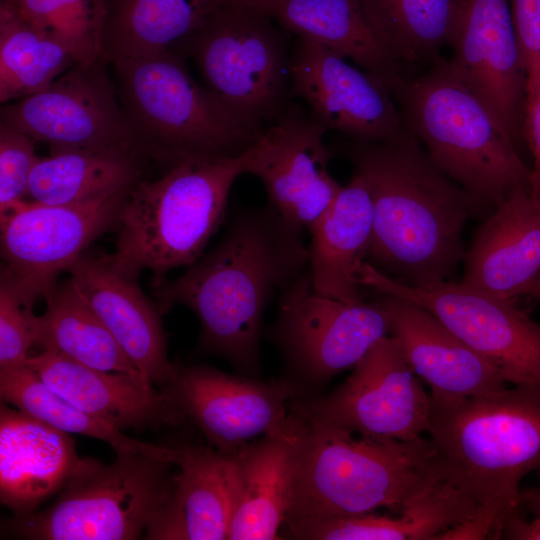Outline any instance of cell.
I'll use <instances>...</instances> for the list:
<instances>
[{"mask_svg":"<svg viewBox=\"0 0 540 540\" xmlns=\"http://www.w3.org/2000/svg\"><path fill=\"white\" fill-rule=\"evenodd\" d=\"M70 280L135 367L160 389L175 377L159 308L137 277L118 269L108 254L82 253L68 268Z\"/></svg>","mask_w":540,"mask_h":540,"instance_id":"obj_20","label":"cell"},{"mask_svg":"<svg viewBox=\"0 0 540 540\" xmlns=\"http://www.w3.org/2000/svg\"><path fill=\"white\" fill-rule=\"evenodd\" d=\"M147 156L139 151H51L30 176L27 195L42 205H67L114 195L143 176Z\"/></svg>","mask_w":540,"mask_h":540,"instance_id":"obj_29","label":"cell"},{"mask_svg":"<svg viewBox=\"0 0 540 540\" xmlns=\"http://www.w3.org/2000/svg\"><path fill=\"white\" fill-rule=\"evenodd\" d=\"M291 410L304 419L360 436L411 441L428 432L431 399L398 341L387 335L332 393L295 398Z\"/></svg>","mask_w":540,"mask_h":540,"instance_id":"obj_12","label":"cell"},{"mask_svg":"<svg viewBox=\"0 0 540 540\" xmlns=\"http://www.w3.org/2000/svg\"><path fill=\"white\" fill-rule=\"evenodd\" d=\"M129 189L67 205L26 202L20 210L0 217V283L33 307L96 238L117 226Z\"/></svg>","mask_w":540,"mask_h":540,"instance_id":"obj_13","label":"cell"},{"mask_svg":"<svg viewBox=\"0 0 540 540\" xmlns=\"http://www.w3.org/2000/svg\"><path fill=\"white\" fill-rule=\"evenodd\" d=\"M247 160V151L235 157L190 156L167 164L158 178L142 177L122 204L111 262L137 278L150 270L152 283L193 264L223 222L231 187L246 173Z\"/></svg>","mask_w":540,"mask_h":540,"instance_id":"obj_6","label":"cell"},{"mask_svg":"<svg viewBox=\"0 0 540 540\" xmlns=\"http://www.w3.org/2000/svg\"><path fill=\"white\" fill-rule=\"evenodd\" d=\"M274 22L258 9L223 3L177 49L194 62L206 87L257 127L275 121L291 95V55Z\"/></svg>","mask_w":540,"mask_h":540,"instance_id":"obj_9","label":"cell"},{"mask_svg":"<svg viewBox=\"0 0 540 540\" xmlns=\"http://www.w3.org/2000/svg\"><path fill=\"white\" fill-rule=\"evenodd\" d=\"M35 140L26 133L0 123V217L26 205L30 176L40 158Z\"/></svg>","mask_w":540,"mask_h":540,"instance_id":"obj_35","label":"cell"},{"mask_svg":"<svg viewBox=\"0 0 540 540\" xmlns=\"http://www.w3.org/2000/svg\"><path fill=\"white\" fill-rule=\"evenodd\" d=\"M427 433L447 475L477 503L446 538H501L518 516L522 479L540 470V385L431 405Z\"/></svg>","mask_w":540,"mask_h":540,"instance_id":"obj_3","label":"cell"},{"mask_svg":"<svg viewBox=\"0 0 540 540\" xmlns=\"http://www.w3.org/2000/svg\"><path fill=\"white\" fill-rule=\"evenodd\" d=\"M44 299L46 309L37 316L35 341L41 351H54L99 370L146 379L70 279L56 285Z\"/></svg>","mask_w":540,"mask_h":540,"instance_id":"obj_30","label":"cell"},{"mask_svg":"<svg viewBox=\"0 0 540 540\" xmlns=\"http://www.w3.org/2000/svg\"><path fill=\"white\" fill-rule=\"evenodd\" d=\"M449 62L495 113L515 145L524 142L526 74L509 0H455Z\"/></svg>","mask_w":540,"mask_h":540,"instance_id":"obj_17","label":"cell"},{"mask_svg":"<svg viewBox=\"0 0 540 540\" xmlns=\"http://www.w3.org/2000/svg\"><path fill=\"white\" fill-rule=\"evenodd\" d=\"M175 366V377L161 389L218 452L234 454L268 435H296L291 403L299 392L284 377L263 381L207 365Z\"/></svg>","mask_w":540,"mask_h":540,"instance_id":"obj_14","label":"cell"},{"mask_svg":"<svg viewBox=\"0 0 540 540\" xmlns=\"http://www.w3.org/2000/svg\"><path fill=\"white\" fill-rule=\"evenodd\" d=\"M524 295H530L540 300V273L534 281L528 286Z\"/></svg>","mask_w":540,"mask_h":540,"instance_id":"obj_40","label":"cell"},{"mask_svg":"<svg viewBox=\"0 0 540 540\" xmlns=\"http://www.w3.org/2000/svg\"><path fill=\"white\" fill-rule=\"evenodd\" d=\"M539 483L534 487L522 489L519 496L518 513L528 512L529 520L515 518L509 523L501 538L519 540H540V470Z\"/></svg>","mask_w":540,"mask_h":540,"instance_id":"obj_38","label":"cell"},{"mask_svg":"<svg viewBox=\"0 0 540 540\" xmlns=\"http://www.w3.org/2000/svg\"><path fill=\"white\" fill-rule=\"evenodd\" d=\"M0 395L2 402L60 431L104 441L116 452L145 453L174 464V447L137 440L97 419L56 393L25 364L0 369Z\"/></svg>","mask_w":540,"mask_h":540,"instance_id":"obj_31","label":"cell"},{"mask_svg":"<svg viewBox=\"0 0 540 540\" xmlns=\"http://www.w3.org/2000/svg\"><path fill=\"white\" fill-rule=\"evenodd\" d=\"M390 334L404 357L430 388L432 406H449L507 387L497 369L423 307L381 294Z\"/></svg>","mask_w":540,"mask_h":540,"instance_id":"obj_19","label":"cell"},{"mask_svg":"<svg viewBox=\"0 0 540 540\" xmlns=\"http://www.w3.org/2000/svg\"><path fill=\"white\" fill-rule=\"evenodd\" d=\"M523 137L533 157L531 185L540 189V86L526 95Z\"/></svg>","mask_w":540,"mask_h":540,"instance_id":"obj_39","label":"cell"},{"mask_svg":"<svg viewBox=\"0 0 540 540\" xmlns=\"http://www.w3.org/2000/svg\"><path fill=\"white\" fill-rule=\"evenodd\" d=\"M373 31L399 63L434 62L448 45L455 0H359Z\"/></svg>","mask_w":540,"mask_h":540,"instance_id":"obj_33","label":"cell"},{"mask_svg":"<svg viewBox=\"0 0 540 540\" xmlns=\"http://www.w3.org/2000/svg\"><path fill=\"white\" fill-rule=\"evenodd\" d=\"M110 64L123 114L148 159L235 157L264 132L198 83L178 52Z\"/></svg>","mask_w":540,"mask_h":540,"instance_id":"obj_7","label":"cell"},{"mask_svg":"<svg viewBox=\"0 0 540 540\" xmlns=\"http://www.w3.org/2000/svg\"><path fill=\"white\" fill-rule=\"evenodd\" d=\"M76 64L67 47L0 4V101L46 89Z\"/></svg>","mask_w":540,"mask_h":540,"instance_id":"obj_32","label":"cell"},{"mask_svg":"<svg viewBox=\"0 0 540 540\" xmlns=\"http://www.w3.org/2000/svg\"><path fill=\"white\" fill-rule=\"evenodd\" d=\"M112 463L81 458L51 506L3 522L11 536L33 540H134L167 501L166 459L117 451Z\"/></svg>","mask_w":540,"mask_h":540,"instance_id":"obj_8","label":"cell"},{"mask_svg":"<svg viewBox=\"0 0 540 540\" xmlns=\"http://www.w3.org/2000/svg\"><path fill=\"white\" fill-rule=\"evenodd\" d=\"M326 132L311 115L285 109L247 150L246 173L263 182L283 218L306 229L342 187L328 170L333 154L323 142Z\"/></svg>","mask_w":540,"mask_h":540,"instance_id":"obj_18","label":"cell"},{"mask_svg":"<svg viewBox=\"0 0 540 540\" xmlns=\"http://www.w3.org/2000/svg\"><path fill=\"white\" fill-rule=\"evenodd\" d=\"M175 449L172 488L150 520L148 540H228L230 509L226 456L212 446L183 444Z\"/></svg>","mask_w":540,"mask_h":540,"instance_id":"obj_25","label":"cell"},{"mask_svg":"<svg viewBox=\"0 0 540 540\" xmlns=\"http://www.w3.org/2000/svg\"><path fill=\"white\" fill-rule=\"evenodd\" d=\"M37 316L9 287L0 283V369L23 365L36 341Z\"/></svg>","mask_w":540,"mask_h":540,"instance_id":"obj_36","label":"cell"},{"mask_svg":"<svg viewBox=\"0 0 540 540\" xmlns=\"http://www.w3.org/2000/svg\"><path fill=\"white\" fill-rule=\"evenodd\" d=\"M267 334L281 354L284 378L300 398H310L390 334V324L377 298L349 304L317 293L308 269L279 294Z\"/></svg>","mask_w":540,"mask_h":540,"instance_id":"obj_10","label":"cell"},{"mask_svg":"<svg viewBox=\"0 0 540 540\" xmlns=\"http://www.w3.org/2000/svg\"><path fill=\"white\" fill-rule=\"evenodd\" d=\"M347 156L371 197L369 263L410 286L448 281L464 259V226L485 207L444 174L408 130L384 142H354Z\"/></svg>","mask_w":540,"mask_h":540,"instance_id":"obj_2","label":"cell"},{"mask_svg":"<svg viewBox=\"0 0 540 540\" xmlns=\"http://www.w3.org/2000/svg\"><path fill=\"white\" fill-rule=\"evenodd\" d=\"M461 285L492 296L524 295L540 273V190H512L494 205L465 252Z\"/></svg>","mask_w":540,"mask_h":540,"instance_id":"obj_21","label":"cell"},{"mask_svg":"<svg viewBox=\"0 0 540 540\" xmlns=\"http://www.w3.org/2000/svg\"><path fill=\"white\" fill-rule=\"evenodd\" d=\"M341 54L298 38L290 56V92L327 131L354 142H384L407 132L390 84Z\"/></svg>","mask_w":540,"mask_h":540,"instance_id":"obj_16","label":"cell"},{"mask_svg":"<svg viewBox=\"0 0 540 540\" xmlns=\"http://www.w3.org/2000/svg\"><path fill=\"white\" fill-rule=\"evenodd\" d=\"M107 65L102 59L74 64L43 91L2 107L0 123L26 133L35 142L47 143L51 151L99 149L145 154L123 114Z\"/></svg>","mask_w":540,"mask_h":540,"instance_id":"obj_15","label":"cell"},{"mask_svg":"<svg viewBox=\"0 0 540 540\" xmlns=\"http://www.w3.org/2000/svg\"><path fill=\"white\" fill-rule=\"evenodd\" d=\"M292 413L297 432L290 503L282 528L372 513L381 507L398 514L405 502L443 471L430 439L356 438Z\"/></svg>","mask_w":540,"mask_h":540,"instance_id":"obj_4","label":"cell"},{"mask_svg":"<svg viewBox=\"0 0 540 540\" xmlns=\"http://www.w3.org/2000/svg\"><path fill=\"white\" fill-rule=\"evenodd\" d=\"M101 59L150 58L177 52L224 0H103Z\"/></svg>","mask_w":540,"mask_h":540,"instance_id":"obj_27","label":"cell"},{"mask_svg":"<svg viewBox=\"0 0 540 540\" xmlns=\"http://www.w3.org/2000/svg\"><path fill=\"white\" fill-rule=\"evenodd\" d=\"M252 8L285 31L325 46L389 82L400 64L373 31L359 0H259Z\"/></svg>","mask_w":540,"mask_h":540,"instance_id":"obj_28","label":"cell"},{"mask_svg":"<svg viewBox=\"0 0 540 540\" xmlns=\"http://www.w3.org/2000/svg\"><path fill=\"white\" fill-rule=\"evenodd\" d=\"M526 74V95L540 86V0H509Z\"/></svg>","mask_w":540,"mask_h":540,"instance_id":"obj_37","label":"cell"},{"mask_svg":"<svg viewBox=\"0 0 540 540\" xmlns=\"http://www.w3.org/2000/svg\"><path fill=\"white\" fill-rule=\"evenodd\" d=\"M390 87L406 129L431 161L485 208L531 185L532 170L508 131L449 60L439 57L418 76L401 74Z\"/></svg>","mask_w":540,"mask_h":540,"instance_id":"obj_5","label":"cell"},{"mask_svg":"<svg viewBox=\"0 0 540 540\" xmlns=\"http://www.w3.org/2000/svg\"><path fill=\"white\" fill-rule=\"evenodd\" d=\"M225 3L253 7L259 0H224Z\"/></svg>","mask_w":540,"mask_h":540,"instance_id":"obj_41","label":"cell"},{"mask_svg":"<svg viewBox=\"0 0 540 540\" xmlns=\"http://www.w3.org/2000/svg\"><path fill=\"white\" fill-rule=\"evenodd\" d=\"M303 229L270 203L243 210L180 277L152 283L157 307L162 314L175 305L190 308L201 326L198 350L253 376L269 302L309 269Z\"/></svg>","mask_w":540,"mask_h":540,"instance_id":"obj_1","label":"cell"},{"mask_svg":"<svg viewBox=\"0 0 540 540\" xmlns=\"http://www.w3.org/2000/svg\"><path fill=\"white\" fill-rule=\"evenodd\" d=\"M0 4L58 38L76 63L101 59L103 0H0Z\"/></svg>","mask_w":540,"mask_h":540,"instance_id":"obj_34","label":"cell"},{"mask_svg":"<svg viewBox=\"0 0 540 540\" xmlns=\"http://www.w3.org/2000/svg\"><path fill=\"white\" fill-rule=\"evenodd\" d=\"M362 286L413 302L437 317L454 334L490 362L506 383L540 385V323L513 299L492 296L460 283L415 287L362 262Z\"/></svg>","mask_w":540,"mask_h":540,"instance_id":"obj_11","label":"cell"},{"mask_svg":"<svg viewBox=\"0 0 540 540\" xmlns=\"http://www.w3.org/2000/svg\"><path fill=\"white\" fill-rule=\"evenodd\" d=\"M295 437L268 435L226 456L228 540L281 539L290 503Z\"/></svg>","mask_w":540,"mask_h":540,"instance_id":"obj_24","label":"cell"},{"mask_svg":"<svg viewBox=\"0 0 540 540\" xmlns=\"http://www.w3.org/2000/svg\"><path fill=\"white\" fill-rule=\"evenodd\" d=\"M373 210L364 178L354 172L336 198L308 229L312 239L309 271L314 289L322 296L345 303L362 300L357 270L367 256Z\"/></svg>","mask_w":540,"mask_h":540,"instance_id":"obj_26","label":"cell"},{"mask_svg":"<svg viewBox=\"0 0 540 540\" xmlns=\"http://www.w3.org/2000/svg\"><path fill=\"white\" fill-rule=\"evenodd\" d=\"M80 459L68 433L1 403L0 499L14 515L59 492Z\"/></svg>","mask_w":540,"mask_h":540,"instance_id":"obj_23","label":"cell"},{"mask_svg":"<svg viewBox=\"0 0 540 540\" xmlns=\"http://www.w3.org/2000/svg\"><path fill=\"white\" fill-rule=\"evenodd\" d=\"M24 364L67 401L121 431L184 422L166 393L144 378L92 368L49 350L29 356Z\"/></svg>","mask_w":540,"mask_h":540,"instance_id":"obj_22","label":"cell"}]
</instances>
